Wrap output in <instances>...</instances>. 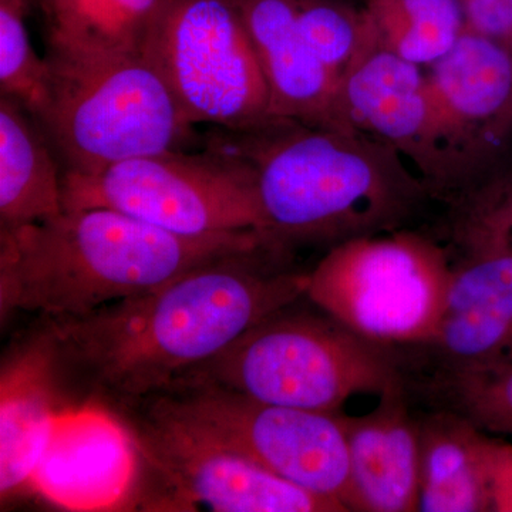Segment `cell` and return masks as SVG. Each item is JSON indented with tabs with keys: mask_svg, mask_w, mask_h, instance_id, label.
I'll return each mask as SVG.
<instances>
[{
	"mask_svg": "<svg viewBox=\"0 0 512 512\" xmlns=\"http://www.w3.org/2000/svg\"><path fill=\"white\" fill-rule=\"evenodd\" d=\"M116 412L136 439L146 478L158 484L156 507L192 510L200 504L220 512H345L153 407L136 404Z\"/></svg>",
	"mask_w": 512,
	"mask_h": 512,
	"instance_id": "obj_10",
	"label": "cell"
},
{
	"mask_svg": "<svg viewBox=\"0 0 512 512\" xmlns=\"http://www.w3.org/2000/svg\"><path fill=\"white\" fill-rule=\"evenodd\" d=\"M379 399L365 416L340 413L348 444L349 510L419 511L420 421L409 413L403 383Z\"/></svg>",
	"mask_w": 512,
	"mask_h": 512,
	"instance_id": "obj_16",
	"label": "cell"
},
{
	"mask_svg": "<svg viewBox=\"0 0 512 512\" xmlns=\"http://www.w3.org/2000/svg\"><path fill=\"white\" fill-rule=\"evenodd\" d=\"M419 511H494L495 477L503 443L460 413L420 421Z\"/></svg>",
	"mask_w": 512,
	"mask_h": 512,
	"instance_id": "obj_18",
	"label": "cell"
},
{
	"mask_svg": "<svg viewBox=\"0 0 512 512\" xmlns=\"http://www.w3.org/2000/svg\"><path fill=\"white\" fill-rule=\"evenodd\" d=\"M204 143L251 167L265 234L289 251L392 232L426 185L389 147L343 128L272 119L244 133L214 128Z\"/></svg>",
	"mask_w": 512,
	"mask_h": 512,
	"instance_id": "obj_2",
	"label": "cell"
},
{
	"mask_svg": "<svg viewBox=\"0 0 512 512\" xmlns=\"http://www.w3.org/2000/svg\"><path fill=\"white\" fill-rule=\"evenodd\" d=\"M494 511H512V447L501 446L495 477Z\"/></svg>",
	"mask_w": 512,
	"mask_h": 512,
	"instance_id": "obj_26",
	"label": "cell"
},
{
	"mask_svg": "<svg viewBox=\"0 0 512 512\" xmlns=\"http://www.w3.org/2000/svg\"><path fill=\"white\" fill-rule=\"evenodd\" d=\"M144 461L116 410L84 399L60 413L30 481V493L69 511L143 504Z\"/></svg>",
	"mask_w": 512,
	"mask_h": 512,
	"instance_id": "obj_13",
	"label": "cell"
},
{
	"mask_svg": "<svg viewBox=\"0 0 512 512\" xmlns=\"http://www.w3.org/2000/svg\"><path fill=\"white\" fill-rule=\"evenodd\" d=\"M261 64L272 119L333 127L339 82L302 35L292 0H231Z\"/></svg>",
	"mask_w": 512,
	"mask_h": 512,
	"instance_id": "obj_17",
	"label": "cell"
},
{
	"mask_svg": "<svg viewBox=\"0 0 512 512\" xmlns=\"http://www.w3.org/2000/svg\"><path fill=\"white\" fill-rule=\"evenodd\" d=\"M164 0H33L47 52L74 56L143 55Z\"/></svg>",
	"mask_w": 512,
	"mask_h": 512,
	"instance_id": "obj_20",
	"label": "cell"
},
{
	"mask_svg": "<svg viewBox=\"0 0 512 512\" xmlns=\"http://www.w3.org/2000/svg\"><path fill=\"white\" fill-rule=\"evenodd\" d=\"M427 69L458 181L512 143V46L466 30Z\"/></svg>",
	"mask_w": 512,
	"mask_h": 512,
	"instance_id": "obj_14",
	"label": "cell"
},
{
	"mask_svg": "<svg viewBox=\"0 0 512 512\" xmlns=\"http://www.w3.org/2000/svg\"><path fill=\"white\" fill-rule=\"evenodd\" d=\"M30 0H0V96L15 100L37 120L49 106V67L30 40Z\"/></svg>",
	"mask_w": 512,
	"mask_h": 512,
	"instance_id": "obj_23",
	"label": "cell"
},
{
	"mask_svg": "<svg viewBox=\"0 0 512 512\" xmlns=\"http://www.w3.org/2000/svg\"><path fill=\"white\" fill-rule=\"evenodd\" d=\"M49 106L40 123L63 173L89 174L131 158L191 150L200 137L144 55L47 52Z\"/></svg>",
	"mask_w": 512,
	"mask_h": 512,
	"instance_id": "obj_5",
	"label": "cell"
},
{
	"mask_svg": "<svg viewBox=\"0 0 512 512\" xmlns=\"http://www.w3.org/2000/svg\"><path fill=\"white\" fill-rule=\"evenodd\" d=\"M30 3H33V0H30Z\"/></svg>",
	"mask_w": 512,
	"mask_h": 512,
	"instance_id": "obj_27",
	"label": "cell"
},
{
	"mask_svg": "<svg viewBox=\"0 0 512 512\" xmlns=\"http://www.w3.org/2000/svg\"><path fill=\"white\" fill-rule=\"evenodd\" d=\"M302 299L266 316L228 348L175 380L322 413H339L357 394L380 396L403 383L383 346L315 305L313 311L301 308Z\"/></svg>",
	"mask_w": 512,
	"mask_h": 512,
	"instance_id": "obj_4",
	"label": "cell"
},
{
	"mask_svg": "<svg viewBox=\"0 0 512 512\" xmlns=\"http://www.w3.org/2000/svg\"><path fill=\"white\" fill-rule=\"evenodd\" d=\"M376 42L403 59L429 67L467 30L461 0H363Z\"/></svg>",
	"mask_w": 512,
	"mask_h": 512,
	"instance_id": "obj_21",
	"label": "cell"
},
{
	"mask_svg": "<svg viewBox=\"0 0 512 512\" xmlns=\"http://www.w3.org/2000/svg\"><path fill=\"white\" fill-rule=\"evenodd\" d=\"M143 55L194 126L244 133L272 120L268 84L231 0H164Z\"/></svg>",
	"mask_w": 512,
	"mask_h": 512,
	"instance_id": "obj_9",
	"label": "cell"
},
{
	"mask_svg": "<svg viewBox=\"0 0 512 512\" xmlns=\"http://www.w3.org/2000/svg\"><path fill=\"white\" fill-rule=\"evenodd\" d=\"M62 191L63 210L110 208L184 237L265 234L251 167L210 143L198 153L164 151L96 173H63Z\"/></svg>",
	"mask_w": 512,
	"mask_h": 512,
	"instance_id": "obj_7",
	"label": "cell"
},
{
	"mask_svg": "<svg viewBox=\"0 0 512 512\" xmlns=\"http://www.w3.org/2000/svg\"><path fill=\"white\" fill-rule=\"evenodd\" d=\"M467 30L510 46L512 0H461Z\"/></svg>",
	"mask_w": 512,
	"mask_h": 512,
	"instance_id": "obj_25",
	"label": "cell"
},
{
	"mask_svg": "<svg viewBox=\"0 0 512 512\" xmlns=\"http://www.w3.org/2000/svg\"><path fill=\"white\" fill-rule=\"evenodd\" d=\"M274 242L262 232L184 237L110 208L0 229V312L77 318L211 259Z\"/></svg>",
	"mask_w": 512,
	"mask_h": 512,
	"instance_id": "obj_3",
	"label": "cell"
},
{
	"mask_svg": "<svg viewBox=\"0 0 512 512\" xmlns=\"http://www.w3.org/2000/svg\"><path fill=\"white\" fill-rule=\"evenodd\" d=\"M450 274L439 245L392 231L329 248L309 272L305 298L377 345L433 346Z\"/></svg>",
	"mask_w": 512,
	"mask_h": 512,
	"instance_id": "obj_6",
	"label": "cell"
},
{
	"mask_svg": "<svg viewBox=\"0 0 512 512\" xmlns=\"http://www.w3.org/2000/svg\"><path fill=\"white\" fill-rule=\"evenodd\" d=\"M63 168L45 127L0 96V229L49 220L63 211Z\"/></svg>",
	"mask_w": 512,
	"mask_h": 512,
	"instance_id": "obj_19",
	"label": "cell"
},
{
	"mask_svg": "<svg viewBox=\"0 0 512 512\" xmlns=\"http://www.w3.org/2000/svg\"><path fill=\"white\" fill-rule=\"evenodd\" d=\"M292 2L303 37L340 84L376 43L365 5L356 6L349 0Z\"/></svg>",
	"mask_w": 512,
	"mask_h": 512,
	"instance_id": "obj_22",
	"label": "cell"
},
{
	"mask_svg": "<svg viewBox=\"0 0 512 512\" xmlns=\"http://www.w3.org/2000/svg\"><path fill=\"white\" fill-rule=\"evenodd\" d=\"M55 342L40 322L8 350L0 369V498L30 493V481L66 403Z\"/></svg>",
	"mask_w": 512,
	"mask_h": 512,
	"instance_id": "obj_15",
	"label": "cell"
},
{
	"mask_svg": "<svg viewBox=\"0 0 512 512\" xmlns=\"http://www.w3.org/2000/svg\"><path fill=\"white\" fill-rule=\"evenodd\" d=\"M137 404L183 421L269 473L350 511L349 456L342 412L276 406L184 380H175Z\"/></svg>",
	"mask_w": 512,
	"mask_h": 512,
	"instance_id": "obj_8",
	"label": "cell"
},
{
	"mask_svg": "<svg viewBox=\"0 0 512 512\" xmlns=\"http://www.w3.org/2000/svg\"><path fill=\"white\" fill-rule=\"evenodd\" d=\"M275 242L211 259L151 291L77 318H40L67 384L111 409L134 406L305 298L309 272Z\"/></svg>",
	"mask_w": 512,
	"mask_h": 512,
	"instance_id": "obj_1",
	"label": "cell"
},
{
	"mask_svg": "<svg viewBox=\"0 0 512 512\" xmlns=\"http://www.w3.org/2000/svg\"><path fill=\"white\" fill-rule=\"evenodd\" d=\"M450 382L457 413L481 430L512 436V362L457 370Z\"/></svg>",
	"mask_w": 512,
	"mask_h": 512,
	"instance_id": "obj_24",
	"label": "cell"
},
{
	"mask_svg": "<svg viewBox=\"0 0 512 512\" xmlns=\"http://www.w3.org/2000/svg\"><path fill=\"white\" fill-rule=\"evenodd\" d=\"M424 67L375 43L339 84L335 128L389 147L431 185L456 184Z\"/></svg>",
	"mask_w": 512,
	"mask_h": 512,
	"instance_id": "obj_12",
	"label": "cell"
},
{
	"mask_svg": "<svg viewBox=\"0 0 512 512\" xmlns=\"http://www.w3.org/2000/svg\"><path fill=\"white\" fill-rule=\"evenodd\" d=\"M470 220L433 345L453 372L512 362V194Z\"/></svg>",
	"mask_w": 512,
	"mask_h": 512,
	"instance_id": "obj_11",
	"label": "cell"
}]
</instances>
